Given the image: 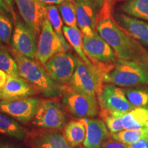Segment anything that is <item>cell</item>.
I'll list each match as a JSON object with an SVG mask.
<instances>
[{"instance_id": "obj_15", "label": "cell", "mask_w": 148, "mask_h": 148, "mask_svg": "<svg viewBox=\"0 0 148 148\" xmlns=\"http://www.w3.org/2000/svg\"><path fill=\"white\" fill-rule=\"evenodd\" d=\"M86 128V137L83 143L86 148H101L108 139L109 133L104 122L92 118L80 119Z\"/></svg>"}, {"instance_id": "obj_13", "label": "cell", "mask_w": 148, "mask_h": 148, "mask_svg": "<svg viewBox=\"0 0 148 148\" xmlns=\"http://www.w3.org/2000/svg\"><path fill=\"white\" fill-rule=\"evenodd\" d=\"M36 36L25 22L16 19L11 41L12 49L27 58L35 60L37 50Z\"/></svg>"}, {"instance_id": "obj_32", "label": "cell", "mask_w": 148, "mask_h": 148, "mask_svg": "<svg viewBox=\"0 0 148 148\" xmlns=\"http://www.w3.org/2000/svg\"><path fill=\"white\" fill-rule=\"evenodd\" d=\"M127 148H148V138H143L127 145Z\"/></svg>"}, {"instance_id": "obj_2", "label": "cell", "mask_w": 148, "mask_h": 148, "mask_svg": "<svg viewBox=\"0 0 148 148\" xmlns=\"http://www.w3.org/2000/svg\"><path fill=\"white\" fill-rule=\"evenodd\" d=\"M12 54L17 63L19 76L30 83L44 96L56 97L63 93V85L53 80L40 62L24 56L13 49Z\"/></svg>"}, {"instance_id": "obj_36", "label": "cell", "mask_w": 148, "mask_h": 148, "mask_svg": "<svg viewBox=\"0 0 148 148\" xmlns=\"http://www.w3.org/2000/svg\"><path fill=\"white\" fill-rule=\"evenodd\" d=\"M10 11V8L4 0H0V12H8Z\"/></svg>"}, {"instance_id": "obj_38", "label": "cell", "mask_w": 148, "mask_h": 148, "mask_svg": "<svg viewBox=\"0 0 148 148\" xmlns=\"http://www.w3.org/2000/svg\"><path fill=\"white\" fill-rule=\"evenodd\" d=\"M0 99H2V88H0Z\"/></svg>"}, {"instance_id": "obj_26", "label": "cell", "mask_w": 148, "mask_h": 148, "mask_svg": "<svg viewBox=\"0 0 148 148\" xmlns=\"http://www.w3.org/2000/svg\"><path fill=\"white\" fill-rule=\"evenodd\" d=\"M0 69L10 76H19L17 63L13 56L2 48H0Z\"/></svg>"}, {"instance_id": "obj_3", "label": "cell", "mask_w": 148, "mask_h": 148, "mask_svg": "<svg viewBox=\"0 0 148 148\" xmlns=\"http://www.w3.org/2000/svg\"><path fill=\"white\" fill-rule=\"evenodd\" d=\"M103 80L122 87L148 85V62L118 60L112 69L103 73Z\"/></svg>"}, {"instance_id": "obj_12", "label": "cell", "mask_w": 148, "mask_h": 148, "mask_svg": "<svg viewBox=\"0 0 148 148\" xmlns=\"http://www.w3.org/2000/svg\"><path fill=\"white\" fill-rule=\"evenodd\" d=\"M103 114L110 112H127L135 108L127 100L123 89L113 84L103 86L97 95Z\"/></svg>"}, {"instance_id": "obj_23", "label": "cell", "mask_w": 148, "mask_h": 148, "mask_svg": "<svg viewBox=\"0 0 148 148\" xmlns=\"http://www.w3.org/2000/svg\"><path fill=\"white\" fill-rule=\"evenodd\" d=\"M121 8L127 15L148 22V0H124Z\"/></svg>"}, {"instance_id": "obj_17", "label": "cell", "mask_w": 148, "mask_h": 148, "mask_svg": "<svg viewBox=\"0 0 148 148\" xmlns=\"http://www.w3.org/2000/svg\"><path fill=\"white\" fill-rule=\"evenodd\" d=\"M34 88L23 77L8 75L6 82L2 88V99L31 97L35 94Z\"/></svg>"}, {"instance_id": "obj_14", "label": "cell", "mask_w": 148, "mask_h": 148, "mask_svg": "<svg viewBox=\"0 0 148 148\" xmlns=\"http://www.w3.org/2000/svg\"><path fill=\"white\" fill-rule=\"evenodd\" d=\"M23 21L36 35L40 34L47 18V5L39 0H14Z\"/></svg>"}, {"instance_id": "obj_18", "label": "cell", "mask_w": 148, "mask_h": 148, "mask_svg": "<svg viewBox=\"0 0 148 148\" xmlns=\"http://www.w3.org/2000/svg\"><path fill=\"white\" fill-rule=\"evenodd\" d=\"M32 148H73L61 133L57 131H44L29 138Z\"/></svg>"}, {"instance_id": "obj_42", "label": "cell", "mask_w": 148, "mask_h": 148, "mask_svg": "<svg viewBox=\"0 0 148 148\" xmlns=\"http://www.w3.org/2000/svg\"><path fill=\"white\" fill-rule=\"evenodd\" d=\"M108 1H110V0H108Z\"/></svg>"}, {"instance_id": "obj_28", "label": "cell", "mask_w": 148, "mask_h": 148, "mask_svg": "<svg viewBox=\"0 0 148 148\" xmlns=\"http://www.w3.org/2000/svg\"><path fill=\"white\" fill-rule=\"evenodd\" d=\"M127 100L134 107L148 106V90L139 88L123 89Z\"/></svg>"}, {"instance_id": "obj_16", "label": "cell", "mask_w": 148, "mask_h": 148, "mask_svg": "<svg viewBox=\"0 0 148 148\" xmlns=\"http://www.w3.org/2000/svg\"><path fill=\"white\" fill-rule=\"evenodd\" d=\"M114 18L122 29L148 47V22L123 13L116 14Z\"/></svg>"}, {"instance_id": "obj_25", "label": "cell", "mask_w": 148, "mask_h": 148, "mask_svg": "<svg viewBox=\"0 0 148 148\" xmlns=\"http://www.w3.org/2000/svg\"><path fill=\"white\" fill-rule=\"evenodd\" d=\"M111 137L125 145H129L138 140L148 138V127L138 130H123L119 132L112 134Z\"/></svg>"}, {"instance_id": "obj_7", "label": "cell", "mask_w": 148, "mask_h": 148, "mask_svg": "<svg viewBox=\"0 0 148 148\" xmlns=\"http://www.w3.org/2000/svg\"><path fill=\"white\" fill-rule=\"evenodd\" d=\"M107 1L73 0L76 10L77 27L83 36H91L96 27L101 10Z\"/></svg>"}, {"instance_id": "obj_34", "label": "cell", "mask_w": 148, "mask_h": 148, "mask_svg": "<svg viewBox=\"0 0 148 148\" xmlns=\"http://www.w3.org/2000/svg\"><path fill=\"white\" fill-rule=\"evenodd\" d=\"M40 2H42L44 4H45L46 5H59L61 4V3L65 2V1H73V0H39Z\"/></svg>"}, {"instance_id": "obj_20", "label": "cell", "mask_w": 148, "mask_h": 148, "mask_svg": "<svg viewBox=\"0 0 148 148\" xmlns=\"http://www.w3.org/2000/svg\"><path fill=\"white\" fill-rule=\"evenodd\" d=\"M124 130H138L148 127V108L138 107L125 112L121 117Z\"/></svg>"}, {"instance_id": "obj_4", "label": "cell", "mask_w": 148, "mask_h": 148, "mask_svg": "<svg viewBox=\"0 0 148 148\" xmlns=\"http://www.w3.org/2000/svg\"><path fill=\"white\" fill-rule=\"evenodd\" d=\"M83 47L86 56L103 73L112 69L118 60L113 49L97 30L91 36H83Z\"/></svg>"}, {"instance_id": "obj_35", "label": "cell", "mask_w": 148, "mask_h": 148, "mask_svg": "<svg viewBox=\"0 0 148 148\" xmlns=\"http://www.w3.org/2000/svg\"><path fill=\"white\" fill-rule=\"evenodd\" d=\"M8 74L0 69V88H3L8 78Z\"/></svg>"}, {"instance_id": "obj_33", "label": "cell", "mask_w": 148, "mask_h": 148, "mask_svg": "<svg viewBox=\"0 0 148 148\" xmlns=\"http://www.w3.org/2000/svg\"><path fill=\"white\" fill-rule=\"evenodd\" d=\"M0 148H23L21 145L8 140L0 141Z\"/></svg>"}, {"instance_id": "obj_27", "label": "cell", "mask_w": 148, "mask_h": 148, "mask_svg": "<svg viewBox=\"0 0 148 148\" xmlns=\"http://www.w3.org/2000/svg\"><path fill=\"white\" fill-rule=\"evenodd\" d=\"M61 18L66 26H77L76 10L73 1H67L58 5Z\"/></svg>"}, {"instance_id": "obj_21", "label": "cell", "mask_w": 148, "mask_h": 148, "mask_svg": "<svg viewBox=\"0 0 148 148\" xmlns=\"http://www.w3.org/2000/svg\"><path fill=\"white\" fill-rule=\"evenodd\" d=\"M63 34L65 39L69 42L70 45L76 51L79 58L90 66H95L84 53L83 47V34L79 27L63 26Z\"/></svg>"}, {"instance_id": "obj_5", "label": "cell", "mask_w": 148, "mask_h": 148, "mask_svg": "<svg viewBox=\"0 0 148 148\" xmlns=\"http://www.w3.org/2000/svg\"><path fill=\"white\" fill-rule=\"evenodd\" d=\"M103 82V73L100 70L77 58L76 69L69 83L70 90L97 96L102 89Z\"/></svg>"}, {"instance_id": "obj_39", "label": "cell", "mask_w": 148, "mask_h": 148, "mask_svg": "<svg viewBox=\"0 0 148 148\" xmlns=\"http://www.w3.org/2000/svg\"><path fill=\"white\" fill-rule=\"evenodd\" d=\"M1 40H0V45H1Z\"/></svg>"}, {"instance_id": "obj_6", "label": "cell", "mask_w": 148, "mask_h": 148, "mask_svg": "<svg viewBox=\"0 0 148 148\" xmlns=\"http://www.w3.org/2000/svg\"><path fill=\"white\" fill-rule=\"evenodd\" d=\"M66 122V116L62 106L51 99L40 101L33 119V123L36 127L50 130L64 128Z\"/></svg>"}, {"instance_id": "obj_19", "label": "cell", "mask_w": 148, "mask_h": 148, "mask_svg": "<svg viewBox=\"0 0 148 148\" xmlns=\"http://www.w3.org/2000/svg\"><path fill=\"white\" fill-rule=\"evenodd\" d=\"M0 133L10 136L17 140L27 138L26 129L14 118L0 112Z\"/></svg>"}, {"instance_id": "obj_29", "label": "cell", "mask_w": 148, "mask_h": 148, "mask_svg": "<svg viewBox=\"0 0 148 148\" xmlns=\"http://www.w3.org/2000/svg\"><path fill=\"white\" fill-rule=\"evenodd\" d=\"M125 112H114L103 114L105 119V124L110 133L114 134L123 130L121 122V117Z\"/></svg>"}, {"instance_id": "obj_24", "label": "cell", "mask_w": 148, "mask_h": 148, "mask_svg": "<svg viewBox=\"0 0 148 148\" xmlns=\"http://www.w3.org/2000/svg\"><path fill=\"white\" fill-rule=\"evenodd\" d=\"M47 17L50 22L51 26L54 31L58 34L59 38L63 45L64 49L65 51L69 50L70 46L66 43V39L63 34V21L61 18L60 14L58 10V8L54 5H47Z\"/></svg>"}, {"instance_id": "obj_8", "label": "cell", "mask_w": 148, "mask_h": 148, "mask_svg": "<svg viewBox=\"0 0 148 148\" xmlns=\"http://www.w3.org/2000/svg\"><path fill=\"white\" fill-rule=\"evenodd\" d=\"M97 96L69 90L62 98L64 106L77 118H93L99 113Z\"/></svg>"}, {"instance_id": "obj_30", "label": "cell", "mask_w": 148, "mask_h": 148, "mask_svg": "<svg viewBox=\"0 0 148 148\" xmlns=\"http://www.w3.org/2000/svg\"><path fill=\"white\" fill-rule=\"evenodd\" d=\"M5 13L7 12H0V40L5 43H9L13 33V26L12 21Z\"/></svg>"}, {"instance_id": "obj_41", "label": "cell", "mask_w": 148, "mask_h": 148, "mask_svg": "<svg viewBox=\"0 0 148 148\" xmlns=\"http://www.w3.org/2000/svg\"><path fill=\"white\" fill-rule=\"evenodd\" d=\"M104 1H108V0H104Z\"/></svg>"}, {"instance_id": "obj_9", "label": "cell", "mask_w": 148, "mask_h": 148, "mask_svg": "<svg viewBox=\"0 0 148 148\" xmlns=\"http://www.w3.org/2000/svg\"><path fill=\"white\" fill-rule=\"evenodd\" d=\"M77 62L76 57L66 51H61L51 57L43 66L53 80L63 85L70 82Z\"/></svg>"}, {"instance_id": "obj_1", "label": "cell", "mask_w": 148, "mask_h": 148, "mask_svg": "<svg viewBox=\"0 0 148 148\" xmlns=\"http://www.w3.org/2000/svg\"><path fill=\"white\" fill-rule=\"evenodd\" d=\"M96 30L113 49L118 60L148 62V51L138 40L116 23L111 14L109 1L103 5Z\"/></svg>"}, {"instance_id": "obj_10", "label": "cell", "mask_w": 148, "mask_h": 148, "mask_svg": "<svg viewBox=\"0 0 148 148\" xmlns=\"http://www.w3.org/2000/svg\"><path fill=\"white\" fill-rule=\"evenodd\" d=\"M61 51H65L62 42L47 17L42 23L37 41V60L43 65L51 57Z\"/></svg>"}, {"instance_id": "obj_40", "label": "cell", "mask_w": 148, "mask_h": 148, "mask_svg": "<svg viewBox=\"0 0 148 148\" xmlns=\"http://www.w3.org/2000/svg\"><path fill=\"white\" fill-rule=\"evenodd\" d=\"M78 148H86V147H78Z\"/></svg>"}, {"instance_id": "obj_37", "label": "cell", "mask_w": 148, "mask_h": 148, "mask_svg": "<svg viewBox=\"0 0 148 148\" xmlns=\"http://www.w3.org/2000/svg\"><path fill=\"white\" fill-rule=\"evenodd\" d=\"M4 1L8 5L9 8H12V3H13V0H4Z\"/></svg>"}, {"instance_id": "obj_22", "label": "cell", "mask_w": 148, "mask_h": 148, "mask_svg": "<svg viewBox=\"0 0 148 148\" xmlns=\"http://www.w3.org/2000/svg\"><path fill=\"white\" fill-rule=\"evenodd\" d=\"M64 136L72 147H78L84 143L86 137V128L82 121H70L65 125Z\"/></svg>"}, {"instance_id": "obj_11", "label": "cell", "mask_w": 148, "mask_h": 148, "mask_svg": "<svg viewBox=\"0 0 148 148\" xmlns=\"http://www.w3.org/2000/svg\"><path fill=\"white\" fill-rule=\"evenodd\" d=\"M40 102L38 98L33 97L2 99L0 101V112L25 123L34 119Z\"/></svg>"}, {"instance_id": "obj_31", "label": "cell", "mask_w": 148, "mask_h": 148, "mask_svg": "<svg viewBox=\"0 0 148 148\" xmlns=\"http://www.w3.org/2000/svg\"><path fill=\"white\" fill-rule=\"evenodd\" d=\"M101 148H127V145L114 139H107L103 143Z\"/></svg>"}]
</instances>
